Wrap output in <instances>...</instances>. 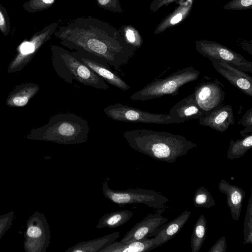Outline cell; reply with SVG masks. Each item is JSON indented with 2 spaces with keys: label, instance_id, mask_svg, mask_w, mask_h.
<instances>
[{
  "label": "cell",
  "instance_id": "1",
  "mask_svg": "<svg viewBox=\"0 0 252 252\" xmlns=\"http://www.w3.org/2000/svg\"><path fill=\"white\" fill-rule=\"evenodd\" d=\"M54 34L63 46L101 58L119 71L136 51L126 43L119 29L91 16L71 20L58 26Z\"/></svg>",
  "mask_w": 252,
  "mask_h": 252
},
{
  "label": "cell",
  "instance_id": "2",
  "mask_svg": "<svg viewBox=\"0 0 252 252\" xmlns=\"http://www.w3.org/2000/svg\"><path fill=\"white\" fill-rule=\"evenodd\" d=\"M123 135L134 150L169 163L175 162L177 158L197 147L184 136L166 131L135 129L125 131Z\"/></svg>",
  "mask_w": 252,
  "mask_h": 252
},
{
  "label": "cell",
  "instance_id": "3",
  "mask_svg": "<svg viewBox=\"0 0 252 252\" xmlns=\"http://www.w3.org/2000/svg\"><path fill=\"white\" fill-rule=\"evenodd\" d=\"M51 49L55 68L64 81L72 84L75 79L97 89H109V86L103 78L76 58L71 52L56 45H52Z\"/></svg>",
  "mask_w": 252,
  "mask_h": 252
},
{
  "label": "cell",
  "instance_id": "4",
  "mask_svg": "<svg viewBox=\"0 0 252 252\" xmlns=\"http://www.w3.org/2000/svg\"><path fill=\"white\" fill-rule=\"evenodd\" d=\"M89 132L85 119L73 113H60L51 120L46 138L58 144H78L87 140Z\"/></svg>",
  "mask_w": 252,
  "mask_h": 252
},
{
  "label": "cell",
  "instance_id": "5",
  "mask_svg": "<svg viewBox=\"0 0 252 252\" xmlns=\"http://www.w3.org/2000/svg\"><path fill=\"white\" fill-rule=\"evenodd\" d=\"M200 71L192 66L180 69L164 78H156L130 96L132 100L146 101L165 95H177L180 87L196 80Z\"/></svg>",
  "mask_w": 252,
  "mask_h": 252
},
{
  "label": "cell",
  "instance_id": "6",
  "mask_svg": "<svg viewBox=\"0 0 252 252\" xmlns=\"http://www.w3.org/2000/svg\"><path fill=\"white\" fill-rule=\"evenodd\" d=\"M109 180L106 177L101 189L104 196L114 203L124 205L143 204L150 207L159 208L169 201L166 197L153 190L139 188L114 190L108 186Z\"/></svg>",
  "mask_w": 252,
  "mask_h": 252
},
{
  "label": "cell",
  "instance_id": "7",
  "mask_svg": "<svg viewBox=\"0 0 252 252\" xmlns=\"http://www.w3.org/2000/svg\"><path fill=\"white\" fill-rule=\"evenodd\" d=\"M103 111L108 117L115 121L155 124L175 123L169 114L152 113L120 103L110 104Z\"/></svg>",
  "mask_w": 252,
  "mask_h": 252
},
{
  "label": "cell",
  "instance_id": "8",
  "mask_svg": "<svg viewBox=\"0 0 252 252\" xmlns=\"http://www.w3.org/2000/svg\"><path fill=\"white\" fill-rule=\"evenodd\" d=\"M50 230L44 215L34 212L28 220L24 247L26 252H45L50 241Z\"/></svg>",
  "mask_w": 252,
  "mask_h": 252
},
{
  "label": "cell",
  "instance_id": "9",
  "mask_svg": "<svg viewBox=\"0 0 252 252\" xmlns=\"http://www.w3.org/2000/svg\"><path fill=\"white\" fill-rule=\"evenodd\" d=\"M223 87L218 79L207 76L197 84L193 93L196 104L204 115L222 104L225 95Z\"/></svg>",
  "mask_w": 252,
  "mask_h": 252
},
{
  "label": "cell",
  "instance_id": "10",
  "mask_svg": "<svg viewBox=\"0 0 252 252\" xmlns=\"http://www.w3.org/2000/svg\"><path fill=\"white\" fill-rule=\"evenodd\" d=\"M197 51L203 57L222 61L244 71L252 73V63L241 55L221 44L207 40L195 41Z\"/></svg>",
  "mask_w": 252,
  "mask_h": 252
},
{
  "label": "cell",
  "instance_id": "11",
  "mask_svg": "<svg viewBox=\"0 0 252 252\" xmlns=\"http://www.w3.org/2000/svg\"><path fill=\"white\" fill-rule=\"evenodd\" d=\"M71 52L76 58L110 84L125 91L130 89V86L113 71L103 59L85 52L76 51Z\"/></svg>",
  "mask_w": 252,
  "mask_h": 252
},
{
  "label": "cell",
  "instance_id": "12",
  "mask_svg": "<svg viewBox=\"0 0 252 252\" xmlns=\"http://www.w3.org/2000/svg\"><path fill=\"white\" fill-rule=\"evenodd\" d=\"M163 209H158L155 214H150L135 224L120 241L127 243L145 238L155 236L159 227L165 224L168 219L162 216Z\"/></svg>",
  "mask_w": 252,
  "mask_h": 252
},
{
  "label": "cell",
  "instance_id": "13",
  "mask_svg": "<svg viewBox=\"0 0 252 252\" xmlns=\"http://www.w3.org/2000/svg\"><path fill=\"white\" fill-rule=\"evenodd\" d=\"M217 71L231 85L249 96H252V78L244 71L232 64L209 58Z\"/></svg>",
  "mask_w": 252,
  "mask_h": 252
},
{
  "label": "cell",
  "instance_id": "14",
  "mask_svg": "<svg viewBox=\"0 0 252 252\" xmlns=\"http://www.w3.org/2000/svg\"><path fill=\"white\" fill-rule=\"evenodd\" d=\"M233 108L230 105H220L199 118V125L220 132L234 124Z\"/></svg>",
  "mask_w": 252,
  "mask_h": 252
},
{
  "label": "cell",
  "instance_id": "15",
  "mask_svg": "<svg viewBox=\"0 0 252 252\" xmlns=\"http://www.w3.org/2000/svg\"><path fill=\"white\" fill-rule=\"evenodd\" d=\"M169 114L175 124L199 119L204 115L195 101L193 93L175 104L170 110Z\"/></svg>",
  "mask_w": 252,
  "mask_h": 252
},
{
  "label": "cell",
  "instance_id": "16",
  "mask_svg": "<svg viewBox=\"0 0 252 252\" xmlns=\"http://www.w3.org/2000/svg\"><path fill=\"white\" fill-rule=\"evenodd\" d=\"M219 190L226 196V203L230 209L231 218L234 220L238 221L246 192L242 188L232 185L224 179L220 181Z\"/></svg>",
  "mask_w": 252,
  "mask_h": 252
},
{
  "label": "cell",
  "instance_id": "17",
  "mask_svg": "<svg viewBox=\"0 0 252 252\" xmlns=\"http://www.w3.org/2000/svg\"><path fill=\"white\" fill-rule=\"evenodd\" d=\"M190 215L191 212L186 210L171 221L161 226L160 230L155 236L154 243L160 246L173 238L185 225Z\"/></svg>",
  "mask_w": 252,
  "mask_h": 252
},
{
  "label": "cell",
  "instance_id": "18",
  "mask_svg": "<svg viewBox=\"0 0 252 252\" xmlns=\"http://www.w3.org/2000/svg\"><path fill=\"white\" fill-rule=\"evenodd\" d=\"M154 239L155 236L127 243L115 241L100 252H147L158 247Z\"/></svg>",
  "mask_w": 252,
  "mask_h": 252
},
{
  "label": "cell",
  "instance_id": "19",
  "mask_svg": "<svg viewBox=\"0 0 252 252\" xmlns=\"http://www.w3.org/2000/svg\"><path fill=\"white\" fill-rule=\"evenodd\" d=\"M120 236V232L116 231L98 238L83 241L68 248L65 252H100Z\"/></svg>",
  "mask_w": 252,
  "mask_h": 252
},
{
  "label": "cell",
  "instance_id": "20",
  "mask_svg": "<svg viewBox=\"0 0 252 252\" xmlns=\"http://www.w3.org/2000/svg\"><path fill=\"white\" fill-rule=\"evenodd\" d=\"M133 215V212L127 210L107 213L100 219L96 228H114L119 227L128 221Z\"/></svg>",
  "mask_w": 252,
  "mask_h": 252
},
{
  "label": "cell",
  "instance_id": "21",
  "mask_svg": "<svg viewBox=\"0 0 252 252\" xmlns=\"http://www.w3.org/2000/svg\"><path fill=\"white\" fill-rule=\"evenodd\" d=\"M192 4V0H187L185 1V4H181L160 23L154 32L158 33L160 32H162L167 28L180 22L189 14Z\"/></svg>",
  "mask_w": 252,
  "mask_h": 252
},
{
  "label": "cell",
  "instance_id": "22",
  "mask_svg": "<svg viewBox=\"0 0 252 252\" xmlns=\"http://www.w3.org/2000/svg\"><path fill=\"white\" fill-rule=\"evenodd\" d=\"M252 147V133L247 134L243 138L234 141L230 140L227 152V158L231 160L244 155Z\"/></svg>",
  "mask_w": 252,
  "mask_h": 252
},
{
  "label": "cell",
  "instance_id": "23",
  "mask_svg": "<svg viewBox=\"0 0 252 252\" xmlns=\"http://www.w3.org/2000/svg\"><path fill=\"white\" fill-rule=\"evenodd\" d=\"M207 231V221L202 214L196 221L191 236L192 252H199L205 240Z\"/></svg>",
  "mask_w": 252,
  "mask_h": 252
},
{
  "label": "cell",
  "instance_id": "24",
  "mask_svg": "<svg viewBox=\"0 0 252 252\" xmlns=\"http://www.w3.org/2000/svg\"><path fill=\"white\" fill-rule=\"evenodd\" d=\"M121 35L126 43L137 50L141 47L143 39L139 31L131 25H125L119 28Z\"/></svg>",
  "mask_w": 252,
  "mask_h": 252
},
{
  "label": "cell",
  "instance_id": "25",
  "mask_svg": "<svg viewBox=\"0 0 252 252\" xmlns=\"http://www.w3.org/2000/svg\"><path fill=\"white\" fill-rule=\"evenodd\" d=\"M193 202L195 207L210 208L216 204L210 192L204 187H200L195 191Z\"/></svg>",
  "mask_w": 252,
  "mask_h": 252
},
{
  "label": "cell",
  "instance_id": "26",
  "mask_svg": "<svg viewBox=\"0 0 252 252\" xmlns=\"http://www.w3.org/2000/svg\"><path fill=\"white\" fill-rule=\"evenodd\" d=\"M243 244H252V193L250 195L244 218Z\"/></svg>",
  "mask_w": 252,
  "mask_h": 252
},
{
  "label": "cell",
  "instance_id": "27",
  "mask_svg": "<svg viewBox=\"0 0 252 252\" xmlns=\"http://www.w3.org/2000/svg\"><path fill=\"white\" fill-rule=\"evenodd\" d=\"M56 0H29L23 4V8L30 13L43 11L51 7Z\"/></svg>",
  "mask_w": 252,
  "mask_h": 252
},
{
  "label": "cell",
  "instance_id": "28",
  "mask_svg": "<svg viewBox=\"0 0 252 252\" xmlns=\"http://www.w3.org/2000/svg\"><path fill=\"white\" fill-rule=\"evenodd\" d=\"M97 6L107 11L117 13H122V8L120 0H95Z\"/></svg>",
  "mask_w": 252,
  "mask_h": 252
},
{
  "label": "cell",
  "instance_id": "29",
  "mask_svg": "<svg viewBox=\"0 0 252 252\" xmlns=\"http://www.w3.org/2000/svg\"><path fill=\"white\" fill-rule=\"evenodd\" d=\"M238 124L245 127V129L240 131V133L242 137L249 133L252 132V107L244 113Z\"/></svg>",
  "mask_w": 252,
  "mask_h": 252
},
{
  "label": "cell",
  "instance_id": "30",
  "mask_svg": "<svg viewBox=\"0 0 252 252\" xmlns=\"http://www.w3.org/2000/svg\"><path fill=\"white\" fill-rule=\"evenodd\" d=\"M9 17L5 8L0 4V31L4 36L8 35L10 32Z\"/></svg>",
  "mask_w": 252,
  "mask_h": 252
},
{
  "label": "cell",
  "instance_id": "31",
  "mask_svg": "<svg viewBox=\"0 0 252 252\" xmlns=\"http://www.w3.org/2000/svg\"><path fill=\"white\" fill-rule=\"evenodd\" d=\"M14 213L10 211L0 216V239L12 225Z\"/></svg>",
  "mask_w": 252,
  "mask_h": 252
},
{
  "label": "cell",
  "instance_id": "32",
  "mask_svg": "<svg viewBox=\"0 0 252 252\" xmlns=\"http://www.w3.org/2000/svg\"><path fill=\"white\" fill-rule=\"evenodd\" d=\"M252 0H232L228 3L223 8L227 9H242L251 7Z\"/></svg>",
  "mask_w": 252,
  "mask_h": 252
},
{
  "label": "cell",
  "instance_id": "33",
  "mask_svg": "<svg viewBox=\"0 0 252 252\" xmlns=\"http://www.w3.org/2000/svg\"><path fill=\"white\" fill-rule=\"evenodd\" d=\"M226 251V238L224 236H223L211 247L208 252H225Z\"/></svg>",
  "mask_w": 252,
  "mask_h": 252
},
{
  "label": "cell",
  "instance_id": "34",
  "mask_svg": "<svg viewBox=\"0 0 252 252\" xmlns=\"http://www.w3.org/2000/svg\"><path fill=\"white\" fill-rule=\"evenodd\" d=\"M175 0H153L151 3L150 9L152 12H155L160 7L167 6Z\"/></svg>",
  "mask_w": 252,
  "mask_h": 252
},
{
  "label": "cell",
  "instance_id": "35",
  "mask_svg": "<svg viewBox=\"0 0 252 252\" xmlns=\"http://www.w3.org/2000/svg\"><path fill=\"white\" fill-rule=\"evenodd\" d=\"M13 101L14 104L18 106H22L27 103L28 99L26 96H17L13 99Z\"/></svg>",
  "mask_w": 252,
  "mask_h": 252
}]
</instances>
